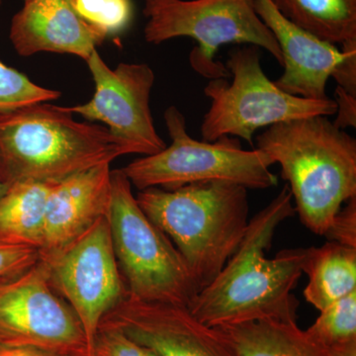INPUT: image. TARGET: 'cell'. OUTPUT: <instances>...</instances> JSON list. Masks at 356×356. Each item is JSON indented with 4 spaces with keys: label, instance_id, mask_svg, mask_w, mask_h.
I'll list each match as a JSON object with an SVG mask.
<instances>
[{
    "label": "cell",
    "instance_id": "2",
    "mask_svg": "<svg viewBox=\"0 0 356 356\" xmlns=\"http://www.w3.org/2000/svg\"><path fill=\"white\" fill-rule=\"evenodd\" d=\"M257 143L280 165L304 226L325 236L343 204L356 197L355 138L318 115L270 126Z\"/></svg>",
    "mask_w": 356,
    "mask_h": 356
},
{
    "label": "cell",
    "instance_id": "19",
    "mask_svg": "<svg viewBox=\"0 0 356 356\" xmlns=\"http://www.w3.org/2000/svg\"><path fill=\"white\" fill-rule=\"evenodd\" d=\"M287 20L314 36L343 47L356 44V0H270Z\"/></svg>",
    "mask_w": 356,
    "mask_h": 356
},
{
    "label": "cell",
    "instance_id": "22",
    "mask_svg": "<svg viewBox=\"0 0 356 356\" xmlns=\"http://www.w3.org/2000/svg\"><path fill=\"white\" fill-rule=\"evenodd\" d=\"M74 7L106 38L125 31L133 19L132 0H74Z\"/></svg>",
    "mask_w": 356,
    "mask_h": 356
},
{
    "label": "cell",
    "instance_id": "12",
    "mask_svg": "<svg viewBox=\"0 0 356 356\" xmlns=\"http://www.w3.org/2000/svg\"><path fill=\"white\" fill-rule=\"evenodd\" d=\"M254 9L273 33L282 55L284 72L274 83L288 93L307 99H327L330 77L356 92V44L339 48L287 20L270 0H254Z\"/></svg>",
    "mask_w": 356,
    "mask_h": 356
},
{
    "label": "cell",
    "instance_id": "11",
    "mask_svg": "<svg viewBox=\"0 0 356 356\" xmlns=\"http://www.w3.org/2000/svg\"><path fill=\"white\" fill-rule=\"evenodd\" d=\"M86 64L95 81V95L83 105L65 107L67 111L103 122L133 154L152 156L163 151L166 145L154 128L149 108L156 79L152 67L120 63L112 70L97 50L92 51Z\"/></svg>",
    "mask_w": 356,
    "mask_h": 356
},
{
    "label": "cell",
    "instance_id": "23",
    "mask_svg": "<svg viewBox=\"0 0 356 356\" xmlns=\"http://www.w3.org/2000/svg\"><path fill=\"white\" fill-rule=\"evenodd\" d=\"M92 356H154L144 346L113 327H100Z\"/></svg>",
    "mask_w": 356,
    "mask_h": 356
},
{
    "label": "cell",
    "instance_id": "9",
    "mask_svg": "<svg viewBox=\"0 0 356 356\" xmlns=\"http://www.w3.org/2000/svg\"><path fill=\"white\" fill-rule=\"evenodd\" d=\"M0 346L90 356L79 318L51 287L40 257L22 273L0 277Z\"/></svg>",
    "mask_w": 356,
    "mask_h": 356
},
{
    "label": "cell",
    "instance_id": "10",
    "mask_svg": "<svg viewBox=\"0 0 356 356\" xmlns=\"http://www.w3.org/2000/svg\"><path fill=\"white\" fill-rule=\"evenodd\" d=\"M41 261L48 267L51 287L79 318L92 356L103 318L128 294L115 257L108 216L60 254Z\"/></svg>",
    "mask_w": 356,
    "mask_h": 356
},
{
    "label": "cell",
    "instance_id": "7",
    "mask_svg": "<svg viewBox=\"0 0 356 356\" xmlns=\"http://www.w3.org/2000/svg\"><path fill=\"white\" fill-rule=\"evenodd\" d=\"M233 76L210 79L204 95L211 100L210 108L201 124L202 140L235 137L254 145L255 132L307 117L336 114L334 99H307L288 95L270 81L261 67V49L243 44L229 51L226 64Z\"/></svg>",
    "mask_w": 356,
    "mask_h": 356
},
{
    "label": "cell",
    "instance_id": "21",
    "mask_svg": "<svg viewBox=\"0 0 356 356\" xmlns=\"http://www.w3.org/2000/svg\"><path fill=\"white\" fill-rule=\"evenodd\" d=\"M60 96L58 91L32 83L25 74L0 62V115L51 102Z\"/></svg>",
    "mask_w": 356,
    "mask_h": 356
},
{
    "label": "cell",
    "instance_id": "20",
    "mask_svg": "<svg viewBox=\"0 0 356 356\" xmlns=\"http://www.w3.org/2000/svg\"><path fill=\"white\" fill-rule=\"evenodd\" d=\"M320 312L317 320L307 330L318 343L327 348L356 341V291Z\"/></svg>",
    "mask_w": 356,
    "mask_h": 356
},
{
    "label": "cell",
    "instance_id": "6",
    "mask_svg": "<svg viewBox=\"0 0 356 356\" xmlns=\"http://www.w3.org/2000/svg\"><path fill=\"white\" fill-rule=\"evenodd\" d=\"M165 121L170 146L121 168L139 191L151 187L172 191L206 181L229 182L247 189H267L277 184L270 170L273 161L259 149H243L238 138L228 136L214 142L192 139L186 119L175 106L165 110Z\"/></svg>",
    "mask_w": 356,
    "mask_h": 356
},
{
    "label": "cell",
    "instance_id": "26",
    "mask_svg": "<svg viewBox=\"0 0 356 356\" xmlns=\"http://www.w3.org/2000/svg\"><path fill=\"white\" fill-rule=\"evenodd\" d=\"M334 102L337 103V118L334 125L341 130L356 127V95H350L341 86L334 90Z\"/></svg>",
    "mask_w": 356,
    "mask_h": 356
},
{
    "label": "cell",
    "instance_id": "18",
    "mask_svg": "<svg viewBox=\"0 0 356 356\" xmlns=\"http://www.w3.org/2000/svg\"><path fill=\"white\" fill-rule=\"evenodd\" d=\"M51 184L17 182L0 196V243L40 248Z\"/></svg>",
    "mask_w": 356,
    "mask_h": 356
},
{
    "label": "cell",
    "instance_id": "27",
    "mask_svg": "<svg viewBox=\"0 0 356 356\" xmlns=\"http://www.w3.org/2000/svg\"><path fill=\"white\" fill-rule=\"evenodd\" d=\"M0 356H62L39 348L27 346H0Z\"/></svg>",
    "mask_w": 356,
    "mask_h": 356
},
{
    "label": "cell",
    "instance_id": "8",
    "mask_svg": "<svg viewBox=\"0 0 356 356\" xmlns=\"http://www.w3.org/2000/svg\"><path fill=\"white\" fill-rule=\"evenodd\" d=\"M144 36L159 44L179 37L195 40L192 67L209 79L229 76L226 65L214 60L226 44L264 49L278 64L282 55L273 33L257 15L254 0H144Z\"/></svg>",
    "mask_w": 356,
    "mask_h": 356
},
{
    "label": "cell",
    "instance_id": "13",
    "mask_svg": "<svg viewBox=\"0 0 356 356\" xmlns=\"http://www.w3.org/2000/svg\"><path fill=\"white\" fill-rule=\"evenodd\" d=\"M100 327L125 334L154 356H236L215 327L194 317L187 307L125 297Z\"/></svg>",
    "mask_w": 356,
    "mask_h": 356
},
{
    "label": "cell",
    "instance_id": "14",
    "mask_svg": "<svg viewBox=\"0 0 356 356\" xmlns=\"http://www.w3.org/2000/svg\"><path fill=\"white\" fill-rule=\"evenodd\" d=\"M111 172L110 165H97L51 184L44 210L40 259L60 254L108 216Z\"/></svg>",
    "mask_w": 356,
    "mask_h": 356
},
{
    "label": "cell",
    "instance_id": "1",
    "mask_svg": "<svg viewBox=\"0 0 356 356\" xmlns=\"http://www.w3.org/2000/svg\"><path fill=\"white\" fill-rule=\"evenodd\" d=\"M288 185L248 222L235 254L216 278L196 294L188 309L211 327L261 320L297 322L293 290L304 273L306 248H291L267 259L278 226L295 215Z\"/></svg>",
    "mask_w": 356,
    "mask_h": 356
},
{
    "label": "cell",
    "instance_id": "3",
    "mask_svg": "<svg viewBox=\"0 0 356 356\" xmlns=\"http://www.w3.org/2000/svg\"><path fill=\"white\" fill-rule=\"evenodd\" d=\"M132 149L108 129L77 122L65 107L39 103L0 115V182L55 184Z\"/></svg>",
    "mask_w": 356,
    "mask_h": 356
},
{
    "label": "cell",
    "instance_id": "28",
    "mask_svg": "<svg viewBox=\"0 0 356 356\" xmlns=\"http://www.w3.org/2000/svg\"><path fill=\"white\" fill-rule=\"evenodd\" d=\"M330 356H356V341H348L327 348Z\"/></svg>",
    "mask_w": 356,
    "mask_h": 356
},
{
    "label": "cell",
    "instance_id": "24",
    "mask_svg": "<svg viewBox=\"0 0 356 356\" xmlns=\"http://www.w3.org/2000/svg\"><path fill=\"white\" fill-rule=\"evenodd\" d=\"M39 250L0 243V277L22 273L39 261Z\"/></svg>",
    "mask_w": 356,
    "mask_h": 356
},
{
    "label": "cell",
    "instance_id": "4",
    "mask_svg": "<svg viewBox=\"0 0 356 356\" xmlns=\"http://www.w3.org/2000/svg\"><path fill=\"white\" fill-rule=\"evenodd\" d=\"M248 191L222 181L140 191L136 200L172 241L197 293L212 282L242 242L248 222Z\"/></svg>",
    "mask_w": 356,
    "mask_h": 356
},
{
    "label": "cell",
    "instance_id": "16",
    "mask_svg": "<svg viewBox=\"0 0 356 356\" xmlns=\"http://www.w3.org/2000/svg\"><path fill=\"white\" fill-rule=\"evenodd\" d=\"M215 329L236 356H330L297 322L261 320Z\"/></svg>",
    "mask_w": 356,
    "mask_h": 356
},
{
    "label": "cell",
    "instance_id": "5",
    "mask_svg": "<svg viewBox=\"0 0 356 356\" xmlns=\"http://www.w3.org/2000/svg\"><path fill=\"white\" fill-rule=\"evenodd\" d=\"M121 170L111 172L108 220L115 257L129 296L188 308L197 294L181 254L134 196Z\"/></svg>",
    "mask_w": 356,
    "mask_h": 356
},
{
    "label": "cell",
    "instance_id": "17",
    "mask_svg": "<svg viewBox=\"0 0 356 356\" xmlns=\"http://www.w3.org/2000/svg\"><path fill=\"white\" fill-rule=\"evenodd\" d=\"M307 302L318 311L356 291V248L336 242L306 248Z\"/></svg>",
    "mask_w": 356,
    "mask_h": 356
},
{
    "label": "cell",
    "instance_id": "29",
    "mask_svg": "<svg viewBox=\"0 0 356 356\" xmlns=\"http://www.w3.org/2000/svg\"><path fill=\"white\" fill-rule=\"evenodd\" d=\"M6 189H7V185L1 184V182H0V196H1L2 194H3L4 192L6 191Z\"/></svg>",
    "mask_w": 356,
    "mask_h": 356
},
{
    "label": "cell",
    "instance_id": "25",
    "mask_svg": "<svg viewBox=\"0 0 356 356\" xmlns=\"http://www.w3.org/2000/svg\"><path fill=\"white\" fill-rule=\"evenodd\" d=\"M325 236L331 242L356 248V197L350 199L346 207L339 211Z\"/></svg>",
    "mask_w": 356,
    "mask_h": 356
},
{
    "label": "cell",
    "instance_id": "15",
    "mask_svg": "<svg viewBox=\"0 0 356 356\" xmlns=\"http://www.w3.org/2000/svg\"><path fill=\"white\" fill-rule=\"evenodd\" d=\"M11 20L9 38L18 55L70 54L88 60L106 37L77 13L74 0H24Z\"/></svg>",
    "mask_w": 356,
    "mask_h": 356
}]
</instances>
